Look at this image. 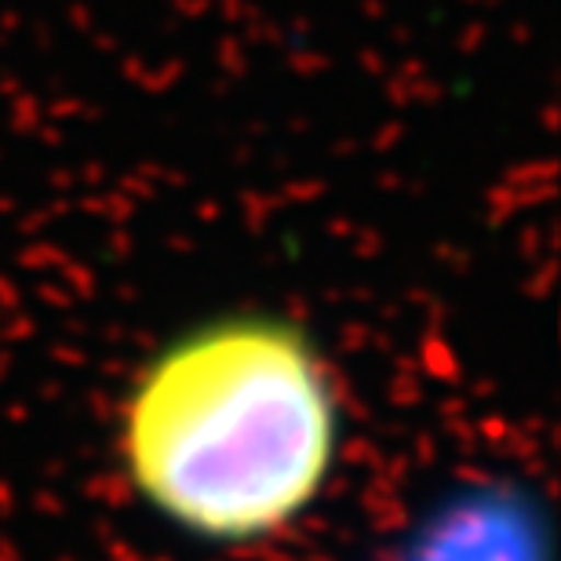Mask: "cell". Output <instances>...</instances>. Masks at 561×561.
I'll list each match as a JSON object with an SVG mask.
<instances>
[{"mask_svg":"<svg viewBox=\"0 0 561 561\" xmlns=\"http://www.w3.org/2000/svg\"><path fill=\"white\" fill-rule=\"evenodd\" d=\"M340 431V390L310 332L277 313H230L142 368L121 456L157 518L194 540L244 547L321 500Z\"/></svg>","mask_w":561,"mask_h":561,"instance_id":"1","label":"cell"},{"mask_svg":"<svg viewBox=\"0 0 561 561\" xmlns=\"http://www.w3.org/2000/svg\"><path fill=\"white\" fill-rule=\"evenodd\" d=\"M390 561H551L536 514L503 496H467L437 511Z\"/></svg>","mask_w":561,"mask_h":561,"instance_id":"2","label":"cell"}]
</instances>
